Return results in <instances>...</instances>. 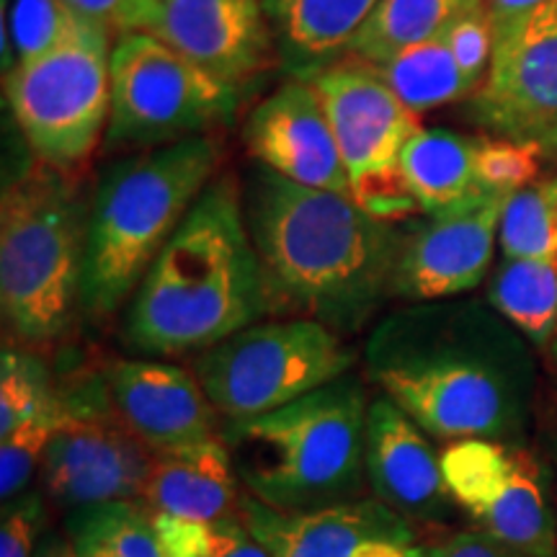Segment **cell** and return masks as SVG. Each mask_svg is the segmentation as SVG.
I'll return each mask as SVG.
<instances>
[{
    "mask_svg": "<svg viewBox=\"0 0 557 557\" xmlns=\"http://www.w3.org/2000/svg\"><path fill=\"white\" fill-rule=\"evenodd\" d=\"M243 212L269 315L308 318L354 336L393 299L406 222L372 218L351 197L295 184L256 160Z\"/></svg>",
    "mask_w": 557,
    "mask_h": 557,
    "instance_id": "cell-1",
    "label": "cell"
},
{
    "mask_svg": "<svg viewBox=\"0 0 557 557\" xmlns=\"http://www.w3.org/2000/svg\"><path fill=\"white\" fill-rule=\"evenodd\" d=\"M361 359L367 380L442 442H500L524 416V364L447 305L418 302L380 318Z\"/></svg>",
    "mask_w": 557,
    "mask_h": 557,
    "instance_id": "cell-2",
    "label": "cell"
},
{
    "mask_svg": "<svg viewBox=\"0 0 557 557\" xmlns=\"http://www.w3.org/2000/svg\"><path fill=\"white\" fill-rule=\"evenodd\" d=\"M269 315L243 191L212 178L152 261L124 315V341L148 357L201 354Z\"/></svg>",
    "mask_w": 557,
    "mask_h": 557,
    "instance_id": "cell-3",
    "label": "cell"
},
{
    "mask_svg": "<svg viewBox=\"0 0 557 557\" xmlns=\"http://www.w3.org/2000/svg\"><path fill=\"white\" fill-rule=\"evenodd\" d=\"M369 395L357 374L250 418H225L220 438L243 493L278 511L367 498L364 434Z\"/></svg>",
    "mask_w": 557,
    "mask_h": 557,
    "instance_id": "cell-4",
    "label": "cell"
},
{
    "mask_svg": "<svg viewBox=\"0 0 557 557\" xmlns=\"http://www.w3.org/2000/svg\"><path fill=\"white\" fill-rule=\"evenodd\" d=\"M212 135L178 139L107 169L90 197L81 312L107 323L129 302L181 220L214 178Z\"/></svg>",
    "mask_w": 557,
    "mask_h": 557,
    "instance_id": "cell-5",
    "label": "cell"
},
{
    "mask_svg": "<svg viewBox=\"0 0 557 557\" xmlns=\"http://www.w3.org/2000/svg\"><path fill=\"white\" fill-rule=\"evenodd\" d=\"M88 212L73 176L34 158L0 199V308L13 344H58L81 310Z\"/></svg>",
    "mask_w": 557,
    "mask_h": 557,
    "instance_id": "cell-6",
    "label": "cell"
},
{
    "mask_svg": "<svg viewBox=\"0 0 557 557\" xmlns=\"http://www.w3.org/2000/svg\"><path fill=\"white\" fill-rule=\"evenodd\" d=\"M114 32L88 18L60 47L5 73L13 120L34 158L75 176L103 143Z\"/></svg>",
    "mask_w": 557,
    "mask_h": 557,
    "instance_id": "cell-7",
    "label": "cell"
},
{
    "mask_svg": "<svg viewBox=\"0 0 557 557\" xmlns=\"http://www.w3.org/2000/svg\"><path fill=\"white\" fill-rule=\"evenodd\" d=\"M357 359V351L329 325L276 318L259 320L197 354L194 374L220 416L250 418L346 377Z\"/></svg>",
    "mask_w": 557,
    "mask_h": 557,
    "instance_id": "cell-8",
    "label": "cell"
},
{
    "mask_svg": "<svg viewBox=\"0 0 557 557\" xmlns=\"http://www.w3.org/2000/svg\"><path fill=\"white\" fill-rule=\"evenodd\" d=\"M240 90L205 73L148 32L120 34L111 47V111L103 148H160L212 135L233 120Z\"/></svg>",
    "mask_w": 557,
    "mask_h": 557,
    "instance_id": "cell-9",
    "label": "cell"
},
{
    "mask_svg": "<svg viewBox=\"0 0 557 557\" xmlns=\"http://www.w3.org/2000/svg\"><path fill=\"white\" fill-rule=\"evenodd\" d=\"M310 83L336 135L351 199L385 222H406L421 212L400 171L403 150L421 122L387 86L377 65L348 54L312 75Z\"/></svg>",
    "mask_w": 557,
    "mask_h": 557,
    "instance_id": "cell-10",
    "label": "cell"
},
{
    "mask_svg": "<svg viewBox=\"0 0 557 557\" xmlns=\"http://www.w3.org/2000/svg\"><path fill=\"white\" fill-rule=\"evenodd\" d=\"M500 139L557 156V0L493 21V54L475 103Z\"/></svg>",
    "mask_w": 557,
    "mask_h": 557,
    "instance_id": "cell-11",
    "label": "cell"
},
{
    "mask_svg": "<svg viewBox=\"0 0 557 557\" xmlns=\"http://www.w3.org/2000/svg\"><path fill=\"white\" fill-rule=\"evenodd\" d=\"M451 498L480 532L524 557H557V527L529 451L498 438H462L442 451Z\"/></svg>",
    "mask_w": 557,
    "mask_h": 557,
    "instance_id": "cell-12",
    "label": "cell"
},
{
    "mask_svg": "<svg viewBox=\"0 0 557 557\" xmlns=\"http://www.w3.org/2000/svg\"><path fill=\"white\" fill-rule=\"evenodd\" d=\"M150 465L152 447L114 410L70 413L41 459V493L65 511L107 500H143Z\"/></svg>",
    "mask_w": 557,
    "mask_h": 557,
    "instance_id": "cell-13",
    "label": "cell"
},
{
    "mask_svg": "<svg viewBox=\"0 0 557 557\" xmlns=\"http://www.w3.org/2000/svg\"><path fill=\"white\" fill-rule=\"evenodd\" d=\"M508 197L511 194H485L403 230L393 299L438 302L478 287L491 263Z\"/></svg>",
    "mask_w": 557,
    "mask_h": 557,
    "instance_id": "cell-14",
    "label": "cell"
},
{
    "mask_svg": "<svg viewBox=\"0 0 557 557\" xmlns=\"http://www.w3.org/2000/svg\"><path fill=\"white\" fill-rule=\"evenodd\" d=\"M150 34L235 90L278 65L261 0H158Z\"/></svg>",
    "mask_w": 557,
    "mask_h": 557,
    "instance_id": "cell-15",
    "label": "cell"
},
{
    "mask_svg": "<svg viewBox=\"0 0 557 557\" xmlns=\"http://www.w3.org/2000/svg\"><path fill=\"white\" fill-rule=\"evenodd\" d=\"M250 158L295 184L351 197V184L323 99L310 81L289 78L248 114Z\"/></svg>",
    "mask_w": 557,
    "mask_h": 557,
    "instance_id": "cell-16",
    "label": "cell"
},
{
    "mask_svg": "<svg viewBox=\"0 0 557 557\" xmlns=\"http://www.w3.org/2000/svg\"><path fill=\"white\" fill-rule=\"evenodd\" d=\"M364 465L372 498L413 527H444L455 517L457 500L444 480L442 455L426 431L385 395L369 403Z\"/></svg>",
    "mask_w": 557,
    "mask_h": 557,
    "instance_id": "cell-17",
    "label": "cell"
},
{
    "mask_svg": "<svg viewBox=\"0 0 557 557\" xmlns=\"http://www.w3.org/2000/svg\"><path fill=\"white\" fill-rule=\"evenodd\" d=\"M111 410L152 449L214 436L218 410L197 374L156 359L111 361L107 372Z\"/></svg>",
    "mask_w": 557,
    "mask_h": 557,
    "instance_id": "cell-18",
    "label": "cell"
},
{
    "mask_svg": "<svg viewBox=\"0 0 557 557\" xmlns=\"http://www.w3.org/2000/svg\"><path fill=\"white\" fill-rule=\"evenodd\" d=\"M238 519L271 557H351L364 540L421 537L408 519L372 496L315 511H278L240 493Z\"/></svg>",
    "mask_w": 557,
    "mask_h": 557,
    "instance_id": "cell-19",
    "label": "cell"
},
{
    "mask_svg": "<svg viewBox=\"0 0 557 557\" xmlns=\"http://www.w3.org/2000/svg\"><path fill=\"white\" fill-rule=\"evenodd\" d=\"M233 457L220 436L152 449L143 504L156 513L218 521L238 513L240 493Z\"/></svg>",
    "mask_w": 557,
    "mask_h": 557,
    "instance_id": "cell-20",
    "label": "cell"
},
{
    "mask_svg": "<svg viewBox=\"0 0 557 557\" xmlns=\"http://www.w3.org/2000/svg\"><path fill=\"white\" fill-rule=\"evenodd\" d=\"M278 67L289 78L310 81L351 54L382 0H261Z\"/></svg>",
    "mask_w": 557,
    "mask_h": 557,
    "instance_id": "cell-21",
    "label": "cell"
},
{
    "mask_svg": "<svg viewBox=\"0 0 557 557\" xmlns=\"http://www.w3.org/2000/svg\"><path fill=\"white\" fill-rule=\"evenodd\" d=\"M485 137L459 135L449 129H418L400 160L403 178L421 214L451 212L468 201L485 197L483 186Z\"/></svg>",
    "mask_w": 557,
    "mask_h": 557,
    "instance_id": "cell-22",
    "label": "cell"
},
{
    "mask_svg": "<svg viewBox=\"0 0 557 557\" xmlns=\"http://www.w3.org/2000/svg\"><path fill=\"white\" fill-rule=\"evenodd\" d=\"M485 0H382L351 45V58L385 62L408 47L444 37Z\"/></svg>",
    "mask_w": 557,
    "mask_h": 557,
    "instance_id": "cell-23",
    "label": "cell"
},
{
    "mask_svg": "<svg viewBox=\"0 0 557 557\" xmlns=\"http://www.w3.org/2000/svg\"><path fill=\"white\" fill-rule=\"evenodd\" d=\"M67 540L78 557H163L156 511L143 500H107L67 511Z\"/></svg>",
    "mask_w": 557,
    "mask_h": 557,
    "instance_id": "cell-24",
    "label": "cell"
},
{
    "mask_svg": "<svg viewBox=\"0 0 557 557\" xmlns=\"http://www.w3.org/2000/svg\"><path fill=\"white\" fill-rule=\"evenodd\" d=\"M487 297L527 338L537 346L553 344L557 331V259H504Z\"/></svg>",
    "mask_w": 557,
    "mask_h": 557,
    "instance_id": "cell-25",
    "label": "cell"
},
{
    "mask_svg": "<svg viewBox=\"0 0 557 557\" xmlns=\"http://www.w3.org/2000/svg\"><path fill=\"white\" fill-rule=\"evenodd\" d=\"M377 70L398 99L418 116L475 90L444 37L408 47L395 58L377 62Z\"/></svg>",
    "mask_w": 557,
    "mask_h": 557,
    "instance_id": "cell-26",
    "label": "cell"
},
{
    "mask_svg": "<svg viewBox=\"0 0 557 557\" xmlns=\"http://www.w3.org/2000/svg\"><path fill=\"white\" fill-rule=\"evenodd\" d=\"M504 259H557V176L542 178L508 197L500 214Z\"/></svg>",
    "mask_w": 557,
    "mask_h": 557,
    "instance_id": "cell-27",
    "label": "cell"
},
{
    "mask_svg": "<svg viewBox=\"0 0 557 557\" xmlns=\"http://www.w3.org/2000/svg\"><path fill=\"white\" fill-rule=\"evenodd\" d=\"M58 400L60 393L52 387L45 361L32 348L5 344L0 357V438L45 413Z\"/></svg>",
    "mask_w": 557,
    "mask_h": 557,
    "instance_id": "cell-28",
    "label": "cell"
},
{
    "mask_svg": "<svg viewBox=\"0 0 557 557\" xmlns=\"http://www.w3.org/2000/svg\"><path fill=\"white\" fill-rule=\"evenodd\" d=\"M67 416L70 410L60 395V400L52 408L34 416L32 421L21 423L13 434L0 438V498H3V504L26 493V487L41 468V459H45L54 431L67 421Z\"/></svg>",
    "mask_w": 557,
    "mask_h": 557,
    "instance_id": "cell-29",
    "label": "cell"
},
{
    "mask_svg": "<svg viewBox=\"0 0 557 557\" xmlns=\"http://www.w3.org/2000/svg\"><path fill=\"white\" fill-rule=\"evenodd\" d=\"M86 21L88 18L70 9L65 0H16L11 11L13 58L16 62L41 58L73 37Z\"/></svg>",
    "mask_w": 557,
    "mask_h": 557,
    "instance_id": "cell-30",
    "label": "cell"
},
{
    "mask_svg": "<svg viewBox=\"0 0 557 557\" xmlns=\"http://www.w3.org/2000/svg\"><path fill=\"white\" fill-rule=\"evenodd\" d=\"M540 150L511 139H487L483 148V186L493 194H513L524 189L540 171Z\"/></svg>",
    "mask_w": 557,
    "mask_h": 557,
    "instance_id": "cell-31",
    "label": "cell"
},
{
    "mask_svg": "<svg viewBox=\"0 0 557 557\" xmlns=\"http://www.w3.org/2000/svg\"><path fill=\"white\" fill-rule=\"evenodd\" d=\"M47 524V496L26 491L3 504L0 521V557H34Z\"/></svg>",
    "mask_w": 557,
    "mask_h": 557,
    "instance_id": "cell-32",
    "label": "cell"
},
{
    "mask_svg": "<svg viewBox=\"0 0 557 557\" xmlns=\"http://www.w3.org/2000/svg\"><path fill=\"white\" fill-rule=\"evenodd\" d=\"M444 41L449 45L451 54H455V60L459 62V67L468 75L472 86H483L493 54V21L485 5L483 9L470 11L465 18H459L444 34Z\"/></svg>",
    "mask_w": 557,
    "mask_h": 557,
    "instance_id": "cell-33",
    "label": "cell"
},
{
    "mask_svg": "<svg viewBox=\"0 0 557 557\" xmlns=\"http://www.w3.org/2000/svg\"><path fill=\"white\" fill-rule=\"evenodd\" d=\"M86 18L109 26L114 37L129 32H152L158 18V0H65Z\"/></svg>",
    "mask_w": 557,
    "mask_h": 557,
    "instance_id": "cell-34",
    "label": "cell"
},
{
    "mask_svg": "<svg viewBox=\"0 0 557 557\" xmlns=\"http://www.w3.org/2000/svg\"><path fill=\"white\" fill-rule=\"evenodd\" d=\"M156 534L163 557H209L212 547L209 521L156 513Z\"/></svg>",
    "mask_w": 557,
    "mask_h": 557,
    "instance_id": "cell-35",
    "label": "cell"
},
{
    "mask_svg": "<svg viewBox=\"0 0 557 557\" xmlns=\"http://www.w3.org/2000/svg\"><path fill=\"white\" fill-rule=\"evenodd\" d=\"M209 527H212V547H209V557H271L267 549L253 540V534H250L246 524L238 519V513L218 521H209Z\"/></svg>",
    "mask_w": 557,
    "mask_h": 557,
    "instance_id": "cell-36",
    "label": "cell"
},
{
    "mask_svg": "<svg viewBox=\"0 0 557 557\" xmlns=\"http://www.w3.org/2000/svg\"><path fill=\"white\" fill-rule=\"evenodd\" d=\"M429 557H524L487 537L485 532H455L447 540L429 545Z\"/></svg>",
    "mask_w": 557,
    "mask_h": 557,
    "instance_id": "cell-37",
    "label": "cell"
},
{
    "mask_svg": "<svg viewBox=\"0 0 557 557\" xmlns=\"http://www.w3.org/2000/svg\"><path fill=\"white\" fill-rule=\"evenodd\" d=\"M351 557H429V545L398 540H364Z\"/></svg>",
    "mask_w": 557,
    "mask_h": 557,
    "instance_id": "cell-38",
    "label": "cell"
},
{
    "mask_svg": "<svg viewBox=\"0 0 557 557\" xmlns=\"http://www.w3.org/2000/svg\"><path fill=\"white\" fill-rule=\"evenodd\" d=\"M542 3H547V0H485V9L491 13V21H504L537 9Z\"/></svg>",
    "mask_w": 557,
    "mask_h": 557,
    "instance_id": "cell-39",
    "label": "cell"
},
{
    "mask_svg": "<svg viewBox=\"0 0 557 557\" xmlns=\"http://www.w3.org/2000/svg\"><path fill=\"white\" fill-rule=\"evenodd\" d=\"M34 557H78V553H75V547L70 545V540L60 537V534L45 532V537H41Z\"/></svg>",
    "mask_w": 557,
    "mask_h": 557,
    "instance_id": "cell-40",
    "label": "cell"
},
{
    "mask_svg": "<svg viewBox=\"0 0 557 557\" xmlns=\"http://www.w3.org/2000/svg\"><path fill=\"white\" fill-rule=\"evenodd\" d=\"M549 346H553V357L557 359V331H555V338H553V344H549Z\"/></svg>",
    "mask_w": 557,
    "mask_h": 557,
    "instance_id": "cell-41",
    "label": "cell"
}]
</instances>
